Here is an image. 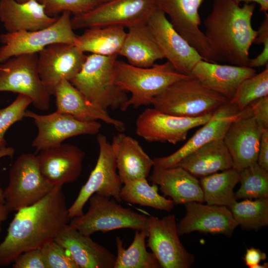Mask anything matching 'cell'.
<instances>
[{
	"label": "cell",
	"instance_id": "obj_40",
	"mask_svg": "<svg viewBox=\"0 0 268 268\" xmlns=\"http://www.w3.org/2000/svg\"><path fill=\"white\" fill-rule=\"evenodd\" d=\"M256 44L263 45V49L256 57L250 59L248 67H260L268 65V14L265 16L257 30V35L254 41Z\"/></svg>",
	"mask_w": 268,
	"mask_h": 268
},
{
	"label": "cell",
	"instance_id": "obj_47",
	"mask_svg": "<svg viewBox=\"0 0 268 268\" xmlns=\"http://www.w3.org/2000/svg\"><path fill=\"white\" fill-rule=\"evenodd\" d=\"M8 213L4 204L0 202V234L2 231L1 224L7 219Z\"/></svg>",
	"mask_w": 268,
	"mask_h": 268
},
{
	"label": "cell",
	"instance_id": "obj_28",
	"mask_svg": "<svg viewBox=\"0 0 268 268\" xmlns=\"http://www.w3.org/2000/svg\"><path fill=\"white\" fill-rule=\"evenodd\" d=\"M174 166H180L195 177H203L233 168V162L223 139H220L196 149Z\"/></svg>",
	"mask_w": 268,
	"mask_h": 268
},
{
	"label": "cell",
	"instance_id": "obj_36",
	"mask_svg": "<svg viewBox=\"0 0 268 268\" xmlns=\"http://www.w3.org/2000/svg\"><path fill=\"white\" fill-rule=\"evenodd\" d=\"M268 96V65L259 73L244 80L230 102L242 111L252 102Z\"/></svg>",
	"mask_w": 268,
	"mask_h": 268
},
{
	"label": "cell",
	"instance_id": "obj_35",
	"mask_svg": "<svg viewBox=\"0 0 268 268\" xmlns=\"http://www.w3.org/2000/svg\"><path fill=\"white\" fill-rule=\"evenodd\" d=\"M240 187L236 192L237 199L268 198V171L255 162L240 172Z\"/></svg>",
	"mask_w": 268,
	"mask_h": 268
},
{
	"label": "cell",
	"instance_id": "obj_48",
	"mask_svg": "<svg viewBox=\"0 0 268 268\" xmlns=\"http://www.w3.org/2000/svg\"><path fill=\"white\" fill-rule=\"evenodd\" d=\"M268 268V263H265L262 265H260V264H257L253 266L252 268Z\"/></svg>",
	"mask_w": 268,
	"mask_h": 268
},
{
	"label": "cell",
	"instance_id": "obj_39",
	"mask_svg": "<svg viewBox=\"0 0 268 268\" xmlns=\"http://www.w3.org/2000/svg\"><path fill=\"white\" fill-rule=\"evenodd\" d=\"M46 268H79L68 252L55 240L41 248Z\"/></svg>",
	"mask_w": 268,
	"mask_h": 268
},
{
	"label": "cell",
	"instance_id": "obj_23",
	"mask_svg": "<svg viewBox=\"0 0 268 268\" xmlns=\"http://www.w3.org/2000/svg\"><path fill=\"white\" fill-rule=\"evenodd\" d=\"M256 72L248 66L221 65L201 60L193 68L191 75L230 101L241 83Z\"/></svg>",
	"mask_w": 268,
	"mask_h": 268
},
{
	"label": "cell",
	"instance_id": "obj_49",
	"mask_svg": "<svg viewBox=\"0 0 268 268\" xmlns=\"http://www.w3.org/2000/svg\"><path fill=\"white\" fill-rule=\"evenodd\" d=\"M98 0V2H99V3L100 4V3H103L108 2V1H110L111 0Z\"/></svg>",
	"mask_w": 268,
	"mask_h": 268
},
{
	"label": "cell",
	"instance_id": "obj_18",
	"mask_svg": "<svg viewBox=\"0 0 268 268\" xmlns=\"http://www.w3.org/2000/svg\"><path fill=\"white\" fill-rule=\"evenodd\" d=\"M264 130L255 120L250 106L230 125L223 139L232 158L233 168L238 172L257 162Z\"/></svg>",
	"mask_w": 268,
	"mask_h": 268
},
{
	"label": "cell",
	"instance_id": "obj_11",
	"mask_svg": "<svg viewBox=\"0 0 268 268\" xmlns=\"http://www.w3.org/2000/svg\"><path fill=\"white\" fill-rule=\"evenodd\" d=\"M37 61L35 53L12 57L0 63V92L27 95L36 108L46 111L50 107L51 96L40 79Z\"/></svg>",
	"mask_w": 268,
	"mask_h": 268
},
{
	"label": "cell",
	"instance_id": "obj_30",
	"mask_svg": "<svg viewBox=\"0 0 268 268\" xmlns=\"http://www.w3.org/2000/svg\"><path fill=\"white\" fill-rule=\"evenodd\" d=\"M126 33L125 27L107 26L86 28L77 35L75 45L84 53L104 56L119 54Z\"/></svg>",
	"mask_w": 268,
	"mask_h": 268
},
{
	"label": "cell",
	"instance_id": "obj_21",
	"mask_svg": "<svg viewBox=\"0 0 268 268\" xmlns=\"http://www.w3.org/2000/svg\"><path fill=\"white\" fill-rule=\"evenodd\" d=\"M185 216L177 223L180 236L194 231L230 236L238 224L225 206L191 201L184 204Z\"/></svg>",
	"mask_w": 268,
	"mask_h": 268
},
{
	"label": "cell",
	"instance_id": "obj_46",
	"mask_svg": "<svg viewBox=\"0 0 268 268\" xmlns=\"http://www.w3.org/2000/svg\"><path fill=\"white\" fill-rule=\"evenodd\" d=\"M236 2L240 3L244 2V3H257L260 6V9L265 13H267L268 10V0H235Z\"/></svg>",
	"mask_w": 268,
	"mask_h": 268
},
{
	"label": "cell",
	"instance_id": "obj_15",
	"mask_svg": "<svg viewBox=\"0 0 268 268\" xmlns=\"http://www.w3.org/2000/svg\"><path fill=\"white\" fill-rule=\"evenodd\" d=\"M147 24L164 59L178 72L191 75L194 67L203 59L174 28L164 12L157 7Z\"/></svg>",
	"mask_w": 268,
	"mask_h": 268
},
{
	"label": "cell",
	"instance_id": "obj_25",
	"mask_svg": "<svg viewBox=\"0 0 268 268\" xmlns=\"http://www.w3.org/2000/svg\"><path fill=\"white\" fill-rule=\"evenodd\" d=\"M111 144L122 185L148 176L153 168V160L137 140L120 132L113 136Z\"/></svg>",
	"mask_w": 268,
	"mask_h": 268
},
{
	"label": "cell",
	"instance_id": "obj_32",
	"mask_svg": "<svg viewBox=\"0 0 268 268\" xmlns=\"http://www.w3.org/2000/svg\"><path fill=\"white\" fill-rule=\"evenodd\" d=\"M146 230H135L134 239L125 249L122 240L116 238L117 255L114 268H160L161 266L152 253L146 250Z\"/></svg>",
	"mask_w": 268,
	"mask_h": 268
},
{
	"label": "cell",
	"instance_id": "obj_5",
	"mask_svg": "<svg viewBox=\"0 0 268 268\" xmlns=\"http://www.w3.org/2000/svg\"><path fill=\"white\" fill-rule=\"evenodd\" d=\"M229 101L191 75L170 84L153 99L151 105L163 113L197 117L213 113Z\"/></svg>",
	"mask_w": 268,
	"mask_h": 268
},
{
	"label": "cell",
	"instance_id": "obj_7",
	"mask_svg": "<svg viewBox=\"0 0 268 268\" xmlns=\"http://www.w3.org/2000/svg\"><path fill=\"white\" fill-rule=\"evenodd\" d=\"M54 187L42 176L36 155L23 153L15 160L4 190V204L9 212L31 205L46 196Z\"/></svg>",
	"mask_w": 268,
	"mask_h": 268
},
{
	"label": "cell",
	"instance_id": "obj_44",
	"mask_svg": "<svg viewBox=\"0 0 268 268\" xmlns=\"http://www.w3.org/2000/svg\"><path fill=\"white\" fill-rule=\"evenodd\" d=\"M267 255L260 249L254 247L247 249L243 258V260L247 266L252 268L253 266L260 264L261 261L266 260Z\"/></svg>",
	"mask_w": 268,
	"mask_h": 268
},
{
	"label": "cell",
	"instance_id": "obj_34",
	"mask_svg": "<svg viewBox=\"0 0 268 268\" xmlns=\"http://www.w3.org/2000/svg\"><path fill=\"white\" fill-rule=\"evenodd\" d=\"M229 208L238 225L244 229L257 230L268 224V198L236 201Z\"/></svg>",
	"mask_w": 268,
	"mask_h": 268
},
{
	"label": "cell",
	"instance_id": "obj_19",
	"mask_svg": "<svg viewBox=\"0 0 268 268\" xmlns=\"http://www.w3.org/2000/svg\"><path fill=\"white\" fill-rule=\"evenodd\" d=\"M38 153L36 158L40 171L54 187L73 183L82 173L85 153L75 145L62 143Z\"/></svg>",
	"mask_w": 268,
	"mask_h": 268
},
{
	"label": "cell",
	"instance_id": "obj_3",
	"mask_svg": "<svg viewBox=\"0 0 268 268\" xmlns=\"http://www.w3.org/2000/svg\"><path fill=\"white\" fill-rule=\"evenodd\" d=\"M117 56H86L81 70L70 81L89 102L106 111L128 108L129 97L115 80Z\"/></svg>",
	"mask_w": 268,
	"mask_h": 268
},
{
	"label": "cell",
	"instance_id": "obj_2",
	"mask_svg": "<svg viewBox=\"0 0 268 268\" xmlns=\"http://www.w3.org/2000/svg\"><path fill=\"white\" fill-rule=\"evenodd\" d=\"M240 4L235 0H213L203 20V33L216 63L248 65L249 50L257 35L252 25L255 4Z\"/></svg>",
	"mask_w": 268,
	"mask_h": 268
},
{
	"label": "cell",
	"instance_id": "obj_33",
	"mask_svg": "<svg viewBox=\"0 0 268 268\" xmlns=\"http://www.w3.org/2000/svg\"><path fill=\"white\" fill-rule=\"evenodd\" d=\"M123 185L120 194L122 201L167 211L174 207L173 201L159 195L157 185H150L146 178L134 180Z\"/></svg>",
	"mask_w": 268,
	"mask_h": 268
},
{
	"label": "cell",
	"instance_id": "obj_1",
	"mask_svg": "<svg viewBox=\"0 0 268 268\" xmlns=\"http://www.w3.org/2000/svg\"><path fill=\"white\" fill-rule=\"evenodd\" d=\"M62 187H54L37 202L17 211L0 243V267L55 240L68 224V208Z\"/></svg>",
	"mask_w": 268,
	"mask_h": 268
},
{
	"label": "cell",
	"instance_id": "obj_41",
	"mask_svg": "<svg viewBox=\"0 0 268 268\" xmlns=\"http://www.w3.org/2000/svg\"><path fill=\"white\" fill-rule=\"evenodd\" d=\"M12 264L13 268H46L41 248L32 249L21 253Z\"/></svg>",
	"mask_w": 268,
	"mask_h": 268
},
{
	"label": "cell",
	"instance_id": "obj_43",
	"mask_svg": "<svg viewBox=\"0 0 268 268\" xmlns=\"http://www.w3.org/2000/svg\"><path fill=\"white\" fill-rule=\"evenodd\" d=\"M257 163L268 171V129L263 130L261 136Z\"/></svg>",
	"mask_w": 268,
	"mask_h": 268
},
{
	"label": "cell",
	"instance_id": "obj_29",
	"mask_svg": "<svg viewBox=\"0 0 268 268\" xmlns=\"http://www.w3.org/2000/svg\"><path fill=\"white\" fill-rule=\"evenodd\" d=\"M128 28L118 54L125 57L128 63L137 67H148L157 61L164 59L147 23Z\"/></svg>",
	"mask_w": 268,
	"mask_h": 268
},
{
	"label": "cell",
	"instance_id": "obj_38",
	"mask_svg": "<svg viewBox=\"0 0 268 268\" xmlns=\"http://www.w3.org/2000/svg\"><path fill=\"white\" fill-rule=\"evenodd\" d=\"M50 16L67 11L74 16L84 13L99 4L97 0H37Z\"/></svg>",
	"mask_w": 268,
	"mask_h": 268
},
{
	"label": "cell",
	"instance_id": "obj_24",
	"mask_svg": "<svg viewBox=\"0 0 268 268\" xmlns=\"http://www.w3.org/2000/svg\"><path fill=\"white\" fill-rule=\"evenodd\" d=\"M54 96L56 97L57 111L82 121H102L113 126L119 132L125 130L122 121L113 118L107 111L89 102L68 80L64 79L58 84Z\"/></svg>",
	"mask_w": 268,
	"mask_h": 268
},
{
	"label": "cell",
	"instance_id": "obj_22",
	"mask_svg": "<svg viewBox=\"0 0 268 268\" xmlns=\"http://www.w3.org/2000/svg\"><path fill=\"white\" fill-rule=\"evenodd\" d=\"M55 240L67 250L79 268H114L116 256L67 224Z\"/></svg>",
	"mask_w": 268,
	"mask_h": 268
},
{
	"label": "cell",
	"instance_id": "obj_26",
	"mask_svg": "<svg viewBox=\"0 0 268 268\" xmlns=\"http://www.w3.org/2000/svg\"><path fill=\"white\" fill-rule=\"evenodd\" d=\"M57 19L48 15L44 6L37 0L23 2L0 0V20L7 32L42 29Z\"/></svg>",
	"mask_w": 268,
	"mask_h": 268
},
{
	"label": "cell",
	"instance_id": "obj_9",
	"mask_svg": "<svg viewBox=\"0 0 268 268\" xmlns=\"http://www.w3.org/2000/svg\"><path fill=\"white\" fill-rule=\"evenodd\" d=\"M156 0H111L71 18L73 29L107 26L130 27L147 23Z\"/></svg>",
	"mask_w": 268,
	"mask_h": 268
},
{
	"label": "cell",
	"instance_id": "obj_4",
	"mask_svg": "<svg viewBox=\"0 0 268 268\" xmlns=\"http://www.w3.org/2000/svg\"><path fill=\"white\" fill-rule=\"evenodd\" d=\"M191 75L178 72L168 61L148 67L116 61L115 80L123 90L131 94L129 108L151 105L153 99L173 82Z\"/></svg>",
	"mask_w": 268,
	"mask_h": 268
},
{
	"label": "cell",
	"instance_id": "obj_20",
	"mask_svg": "<svg viewBox=\"0 0 268 268\" xmlns=\"http://www.w3.org/2000/svg\"><path fill=\"white\" fill-rule=\"evenodd\" d=\"M237 107L230 101L214 111L211 118L179 149L169 155L153 159L154 169L174 166L189 154L214 140L223 139L231 123L241 114Z\"/></svg>",
	"mask_w": 268,
	"mask_h": 268
},
{
	"label": "cell",
	"instance_id": "obj_6",
	"mask_svg": "<svg viewBox=\"0 0 268 268\" xmlns=\"http://www.w3.org/2000/svg\"><path fill=\"white\" fill-rule=\"evenodd\" d=\"M87 212L71 218L69 226L85 235L122 228L146 230L148 217L124 207L113 198L94 194Z\"/></svg>",
	"mask_w": 268,
	"mask_h": 268
},
{
	"label": "cell",
	"instance_id": "obj_37",
	"mask_svg": "<svg viewBox=\"0 0 268 268\" xmlns=\"http://www.w3.org/2000/svg\"><path fill=\"white\" fill-rule=\"evenodd\" d=\"M32 99L27 95L18 94L14 100L7 107L0 109V148L6 146L4 135L8 129L14 123L25 117Z\"/></svg>",
	"mask_w": 268,
	"mask_h": 268
},
{
	"label": "cell",
	"instance_id": "obj_8",
	"mask_svg": "<svg viewBox=\"0 0 268 268\" xmlns=\"http://www.w3.org/2000/svg\"><path fill=\"white\" fill-rule=\"evenodd\" d=\"M71 14L67 11L63 12L54 23L42 29L1 34L0 63L20 55L38 54L52 44L75 45L77 35L72 27Z\"/></svg>",
	"mask_w": 268,
	"mask_h": 268
},
{
	"label": "cell",
	"instance_id": "obj_45",
	"mask_svg": "<svg viewBox=\"0 0 268 268\" xmlns=\"http://www.w3.org/2000/svg\"><path fill=\"white\" fill-rule=\"evenodd\" d=\"M14 149L11 147H4L0 148V159L5 156L12 157L14 154ZM0 202L4 203L3 190L0 188Z\"/></svg>",
	"mask_w": 268,
	"mask_h": 268
},
{
	"label": "cell",
	"instance_id": "obj_50",
	"mask_svg": "<svg viewBox=\"0 0 268 268\" xmlns=\"http://www.w3.org/2000/svg\"><path fill=\"white\" fill-rule=\"evenodd\" d=\"M16 0L18 1V2H25V1H28L29 0Z\"/></svg>",
	"mask_w": 268,
	"mask_h": 268
},
{
	"label": "cell",
	"instance_id": "obj_13",
	"mask_svg": "<svg viewBox=\"0 0 268 268\" xmlns=\"http://www.w3.org/2000/svg\"><path fill=\"white\" fill-rule=\"evenodd\" d=\"M213 113L197 117H186L148 108L137 117L135 132L138 136L149 142L176 144L186 139L190 130L206 123Z\"/></svg>",
	"mask_w": 268,
	"mask_h": 268
},
{
	"label": "cell",
	"instance_id": "obj_17",
	"mask_svg": "<svg viewBox=\"0 0 268 268\" xmlns=\"http://www.w3.org/2000/svg\"><path fill=\"white\" fill-rule=\"evenodd\" d=\"M203 0H156L157 6L165 14L179 33L193 47L203 60L216 63L203 32L199 9Z\"/></svg>",
	"mask_w": 268,
	"mask_h": 268
},
{
	"label": "cell",
	"instance_id": "obj_27",
	"mask_svg": "<svg viewBox=\"0 0 268 268\" xmlns=\"http://www.w3.org/2000/svg\"><path fill=\"white\" fill-rule=\"evenodd\" d=\"M149 179L153 184L158 185L164 196L170 197L175 204L204 202L199 181L180 166L153 169Z\"/></svg>",
	"mask_w": 268,
	"mask_h": 268
},
{
	"label": "cell",
	"instance_id": "obj_12",
	"mask_svg": "<svg viewBox=\"0 0 268 268\" xmlns=\"http://www.w3.org/2000/svg\"><path fill=\"white\" fill-rule=\"evenodd\" d=\"M147 246L163 268H189L195 257L180 240L175 215L148 218Z\"/></svg>",
	"mask_w": 268,
	"mask_h": 268
},
{
	"label": "cell",
	"instance_id": "obj_10",
	"mask_svg": "<svg viewBox=\"0 0 268 268\" xmlns=\"http://www.w3.org/2000/svg\"><path fill=\"white\" fill-rule=\"evenodd\" d=\"M96 139L99 150L98 159L88 180L68 208L70 219L84 213L85 203L94 194L113 198L119 202L122 201L120 194L122 184L118 173L111 144L103 134L98 133Z\"/></svg>",
	"mask_w": 268,
	"mask_h": 268
},
{
	"label": "cell",
	"instance_id": "obj_14",
	"mask_svg": "<svg viewBox=\"0 0 268 268\" xmlns=\"http://www.w3.org/2000/svg\"><path fill=\"white\" fill-rule=\"evenodd\" d=\"M24 116L32 119L38 130L32 142L36 153L59 145L73 136L97 134L101 128V124L97 121H82L57 111L40 115L26 110Z\"/></svg>",
	"mask_w": 268,
	"mask_h": 268
},
{
	"label": "cell",
	"instance_id": "obj_31",
	"mask_svg": "<svg viewBox=\"0 0 268 268\" xmlns=\"http://www.w3.org/2000/svg\"><path fill=\"white\" fill-rule=\"evenodd\" d=\"M239 177V172L233 168L202 177L200 183L204 201L207 204L230 208L237 201L233 190Z\"/></svg>",
	"mask_w": 268,
	"mask_h": 268
},
{
	"label": "cell",
	"instance_id": "obj_16",
	"mask_svg": "<svg viewBox=\"0 0 268 268\" xmlns=\"http://www.w3.org/2000/svg\"><path fill=\"white\" fill-rule=\"evenodd\" d=\"M76 45L52 44L38 54L37 66L42 82L48 93L54 95L58 84L70 81L80 71L86 55Z\"/></svg>",
	"mask_w": 268,
	"mask_h": 268
},
{
	"label": "cell",
	"instance_id": "obj_42",
	"mask_svg": "<svg viewBox=\"0 0 268 268\" xmlns=\"http://www.w3.org/2000/svg\"><path fill=\"white\" fill-rule=\"evenodd\" d=\"M249 106L259 126L263 129H268V96L255 100Z\"/></svg>",
	"mask_w": 268,
	"mask_h": 268
}]
</instances>
